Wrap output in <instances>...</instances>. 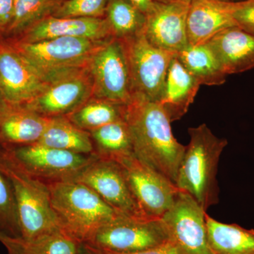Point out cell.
<instances>
[{
    "mask_svg": "<svg viewBox=\"0 0 254 254\" xmlns=\"http://www.w3.org/2000/svg\"><path fill=\"white\" fill-rule=\"evenodd\" d=\"M200 82L175 55L172 60L158 103L173 122L186 115L199 90Z\"/></svg>",
    "mask_w": 254,
    "mask_h": 254,
    "instance_id": "d6986e66",
    "label": "cell"
},
{
    "mask_svg": "<svg viewBox=\"0 0 254 254\" xmlns=\"http://www.w3.org/2000/svg\"><path fill=\"white\" fill-rule=\"evenodd\" d=\"M14 241V238L9 237L0 230V242L6 247V250H9L11 248Z\"/></svg>",
    "mask_w": 254,
    "mask_h": 254,
    "instance_id": "8d00e7d4",
    "label": "cell"
},
{
    "mask_svg": "<svg viewBox=\"0 0 254 254\" xmlns=\"http://www.w3.org/2000/svg\"><path fill=\"white\" fill-rule=\"evenodd\" d=\"M190 1L155 0L153 7L145 14L143 33L147 40L174 54L186 48L189 46L187 20Z\"/></svg>",
    "mask_w": 254,
    "mask_h": 254,
    "instance_id": "5bb4252c",
    "label": "cell"
},
{
    "mask_svg": "<svg viewBox=\"0 0 254 254\" xmlns=\"http://www.w3.org/2000/svg\"><path fill=\"white\" fill-rule=\"evenodd\" d=\"M71 180L83 184L118 211L131 217L150 218L138 206L121 164L96 157Z\"/></svg>",
    "mask_w": 254,
    "mask_h": 254,
    "instance_id": "30bf717a",
    "label": "cell"
},
{
    "mask_svg": "<svg viewBox=\"0 0 254 254\" xmlns=\"http://www.w3.org/2000/svg\"><path fill=\"white\" fill-rule=\"evenodd\" d=\"M0 170L9 179L14 190L21 239L31 240L63 230L52 205L48 185L23 170L1 144Z\"/></svg>",
    "mask_w": 254,
    "mask_h": 254,
    "instance_id": "277c9868",
    "label": "cell"
},
{
    "mask_svg": "<svg viewBox=\"0 0 254 254\" xmlns=\"http://www.w3.org/2000/svg\"><path fill=\"white\" fill-rule=\"evenodd\" d=\"M98 158L121 164L134 156L129 128L125 120L89 132Z\"/></svg>",
    "mask_w": 254,
    "mask_h": 254,
    "instance_id": "603a6c76",
    "label": "cell"
},
{
    "mask_svg": "<svg viewBox=\"0 0 254 254\" xmlns=\"http://www.w3.org/2000/svg\"><path fill=\"white\" fill-rule=\"evenodd\" d=\"M66 37L95 41L113 38L105 17L63 18L50 16L33 25L16 38L6 40L28 43Z\"/></svg>",
    "mask_w": 254,
    "mask_h": 254,
    "instance_id": "2e32d148",
    "label": "cell"
},
{
    "mask_svg": "<svg viewBox=\"0 0 254 254\" xmlns=\"http://www.w3.org/2000/svg\"><path fill=\"white\" fill-rule=\"evenodd\" d=\"M205 225L214 254H254V230L219 222L207 213Z\"/></svg>",
    "mask_w": 254,
    "mask_h": 254,
    "instance_id": "7402d4cb",
    "label": "cell"
},
{
    "mask_svg": "<svg viewBox=\"0 0 254 254\" xmlns=\"http://www.w3.org/2000/svg\"><path fill=\"white\" fill-rule=\"evenodd\" d=\"M77 254H104L101 251L86 244H81Z\"/></svg>",
    "mask_w": 254,
    "mask_h": 254,
    "instance_id": "d590c367",
    "label": "cell"
},
{
    "mask_svg": "<svg viewBox=\"0 0 254 254\" xmlns=\"http://www.w3.org/2000/svg\"><path fill=\"white\" fill-rule=\"evenodd\" d=\"M108 0H65L53 15L63 18H104Z\"/></svg>",
    "mask_w": 254,
    "mask_h": 254,
    "instance_id": "f546056e",
    "label": "cell"
},
{
    "mask_svg": "<svg viewBox=\"0 0 254 254\" xmlns=\"http://www.w3.org/2000/svg\"><path fill=\"white\" fill-rule=\"evenodd\" d=\"M122 42L129 67L133 97L158 101L169 66L176 54L155 46L143 33Z\"/></svg>",
    "mask_w": 254,
    "mask_h": 254,
    "instance_id": "ba28073f",
    "label": "cell"
},
{
    "mask_svg": "<svg viewBox=\"0 0 254 254\" xmlns=\"http://www.w3.org/2000/svg\"><path fill=\"white\" fill-rule=\"evenodd\" d=\"M46 184L64 231L80 243H88L101 227L124 215L80 182L66 180Z\"/></svg>",
    "mask_w": 254,
    "mask_h": 254,
    "instance_id": "3957f363",
    "label": "cell"
},
{
    "mask_svg": "<svg viewBox=\"0 0 254 254\" xmlns=\"http://www.w3.org/2000/svg\"><path fill=\"white\" fill-rule=\"evenodd\" d=\"M160 1H166V0H160ZM186 1H190V0H186Z\"/></svg>",
    "mask_w": 254,
    "mask_h": 254,
    "instance_id": "f35d334b",
    "label": "cell"
},
{
    "mask_svg": "<svg viewBox=\"0 0 254 254\" xmlns=\"http://www.w3.org/2000/svg\"><path fill=\"white\" fill-rule=\"evenodd\" d=\"M0 230L13 238L21 239L17 206L9 179L0 170Z\"/></svg>",
    "mask_w": 254,
    "mask_h": 254,
    "instance_id": "f1b7e54d",
    "label": "cell"
},
{
    "mask_svg": "<svg viewBox=\"0 0 254 254\" xmlns=\"http://www.w3.org/2000/svg\"><path fill=\"white\" fill-rule=\"evenodd\" d=\"M108 40L66 37L28 43L6 41L48 83L66 73L86 67L92 55Z\"/></svg>",
    "mask_w": 254,
    "mask_h": 254,
    "instance_id": "5b68a950",
    "label": "cell"
},
{
    "mask_svg": "<svg viewBox=\"0 0 254 254\" xmlns=\"http://www.w3.org/2000/svg\"><path fill=\"white\" fill-rule=\"evenodd\" d=\"M143 14H147L154 4L155 0H125Z\"/></svg>",
    "mask_w": 254,
    "mask_h": 254,
    "instance_id": "836d02e7",
    "label": "cell"
},
{
    "mask_svg": "<svg viewBox=\"0 0 254 254\" xmlns=\"http://www.w3.org/2000/svg\"><path fill=\"white\" fill-rule=\"evenodd\" d=\"M105 18L117 39L123 41L143 33L145 15L125 0H108Z\"/></svg>",
    "mask_w": 254,
    "mask_h": 254,
    "instance_id": "484cf974",
    "label": "cell"
},
{
    "mask_svg": "<svg viewBox=\"0 0 254 254\" xmlns=\"http://www.w3.org/2000/svg\"><path fill=\"white\" fill-rule=\"evenodd\" d=\"M100 251L104 254H179L175 246L170 242L156 248L133 252V253H119V252H110V251Z\"/></svg>",
    "mask_w": 254,
    "mask_h": 254,
    "instance_id": "d6a6232c",
    "label": "cell"
},
{
    "mask_svg": "<svg viewBox=\"0 0 254 254\" xmlns=\"http://www.w3.org/2000/svg\"><path fill=\"white\" fill-rule=\"evenodd\" d=\"M10 105H11L8 103L4 94H3L2 91L0 89V126H1V124L2 123L3 119H4L5 115L9 109Z\"/></svg>",
    "mask_w": 254,
    "mask_h": 254,
    "instance_id": "e575fe53",
    "label": "cell"
},
{
    "mask_svg": "<svg viewBox=\"0 0 254 254\" xmlns=\"http://www.w3.org/2000/svg\"><path fill=\"white\" fill-rule=\"evenodd\" d=\"M92 97L93 82L87 66L49 82L40 94L23 105L48 118L68 116Z\"/></svg>",
    "mask_w": 254,
    "mask_h": 254,
    "instance_id": "7c38bea8",
    "label": "cell"
},
{
    "mask_svg": "<svg viewBox=\"0 0 254 254\" xmlns=\"http://www.w3.org/2000/svg\"><path fill=\"white\" fill-rule=\"evenodd\" d=\"M188 131L190 141L179 168L176 187L206 212L219 201L218 163L228 141L215 136L205 124Z\"/></svg>",
    "mask_w": 254,
    "mask_h": 254,
    "instance_id": "7a4b0ae2",
    "label": "cell"
},
{
    "mask_svg": "<svg viewBox=\"0 0 254 254\" xmlns=\"http://www.w3.org/2000/svg\"><path fill=\"white\" fill-rule=\"evenodd\" d=\"M1 145L10 158L26 173L46 183L71 180L97 157L77 154L37 143Z\"/></svg>",
    "mask_w": 254,
    "mask_h": 254,
    "instance_id": "9c48e42d",
    "label": "cell"
},
{
    "mask_svg": "<svg viewBox=\"0 0 254 254\" xmlns=\"http://www.w3.org/2000/svg\"><path fill=\"white\" fill-rule=\"evenodd\" d=\"M37 143L83 155H95L89 132L73 125L66 116L49 118L43 136Z\"/></svg>",
    "mask_w": 254,
    "mask_h": 254,
    "instance_id": "44dd1931",
    "label": "cell"
},
{
    "mask_svg": "<svg viewBox=\"0 0 254 254\" xmlns=\"http://www.w3.org/2000/svg\"><path fill=\"white\" fill-rule=\"evenodd\" d=\"M65 0H15L14 14L5 39H13L33 25L53 16Z\"/></svg>",
    "mask_w": 254,
    "mask_h": 254,
    "instance_id": "4316f807",
    "label": "cell"
},
{
    "mask_svg": "<svg viewBox=\"0 0 254 254\" xmlns=\"http://www.w3.org/2000/svg\"><path fill=\"white\" fill-rule=\"evenodd\" d=\"M48 83L12 45L0 38V89L10 105L29 103Z\"/></svg>",
    "mask_w": 254,
    "mask_h": 254,
    "instance_id": "9a60e30c",
    "label": "cell"
},
{
    "mask_svg": "<svg viewBox=\"0 0 254 254\" xmlns=\"http://www.w3.org/2000/svg\"><path fill=\"white\" fill-rule=\"evenodd\" d=\"M232 14L238 27L254 36V0L233 3Z\"/></svg>",
    "mask_w": 254,
    "mask_h": 254,
    "instance_id": "4dcf8cb0",
    "label": "cell"
},
{
    "mask_svg": "<svg viewBox=\"0 0 254 254\" xmlns=\"http://www.w3.org/2000/svg\"><path fill=\"white\" fill-rule=\"evenodd\" d=\"M205 213L188 193L180 190L161 219L179 254H214L209 245Z\"/></svg>",
    "mask_w": 254,
    "mask_h": 254,
    "instance_id": "8fae6325",
    "label": "cell"
},
{
    "mask_svg": "<svg viewBox=\"0 0 254 254\" xmlns=\"http://www.w3.org/2000/svg\"><path fill=\"white\" fill-rule=\"evenodd\" d=\"M81 243L59 230L31 240L16 239L8 254H77Z\"/></svg>",
    "mask_w": 254,
    "mask_h": 254,
    "instance_id": "83f0119b",
    "label": "cell"
},
{
    "mask_svg": "<svg viewBox=\"0 0 254 254\" xmlns=\"http://www.w3.org/2000/svg\"><path fill=\"white\" fill-rule=\"evenodd\" d=\"M121 165L132 193L143 213L150 218H161L175 203L180 190L135 157Z\"/></svg>",
    "mask_w": 254,
    "mask_h": 254,
    "instance_id": "4fadbf2b",
    "label": "cell"
},
{
    "mask_svg": "<svg viewBox=\"0 0 254 254\" xmlns=\"http://www.w3.org/2000/svg\"><path fill=\"white\" fill-rule=\"evenodd\" d=\"M15 0H0V38L9 28L14 14Z\"/></svg>",
    "mask_w": 254,
    "mask_h": 254,
    "instance_id": "1f68e13d",
    "label": "cell"
},
{
    "mask_svg": "<svg viewBox=\"0 0 254 254\" xmlns=\"http://www.w3.org/2000/svg\"><path fill=\"white\" fill-rule=\"evenodd\" d=\"M221 1H225L228 3H239L243 2V1H249V0H221Z\"/></svg>",
    "mask_w": 254,
    "mask_h": 254,
    "instance_id": "74e56055",
    "label": "cell"
},
{
    "mask_svg": "<svg viewBox=\"0 0 254 254\" xmlns=\"http://www.w3.org/2000/svg\"><path fill=\"white\" fill-rule=\"evenodd\" d=\"M176 55L200 85L220 86L226 81L227 75L222 71L213 52L206 44L188 46Z\"/></svg>",
    "mask_w": 254,
    "mask_h": 254,
    "instance_id": "d4e9b609",
    "label": "cell"
},
{
    "mask_svg": "<svg viewBox=\"0 0 254 254\" xmlns=\"http://www.w3.org/2000/svg\"><path fill=\"white\" fill-rule=\"evenodd\" d=\"M127 105L92 97L66 117L78 128L90 132L108 124L125 120Z\"/></svg>",
    "mask_w": 254,
    "mask_h": 254,
    "instance_id": "cb8c5ba5",
    "label": "cell"
},
{
    "mask_svg": "<svg viewBox=\"0 0 254 254\" xmlns=\"http://www.w3.org/2000/svg\"><path fill=\"white\" fill-rule=\"evenodd\" d=\"M233 3L221 0H190L187 20L189 46H199L227 28L237 26Z\"/></svg>",
    "mask_w": 254,
    "mask_h": 254,
    "instance_id": "e0dca14e",
    "label": "cell"
},
{
    "mask_svg": "<svg viewBox=\"0 0 254 254\" xmlns=\"http://www.w3.org/2000/svg\"><path fill=\"white\" fill-rule=\"evenodd\" d=\"M135 158L176 186L177 174L186 146L177 141L171 120L156 102L133 97L127 105Z\"/></svg>",
    "mask_w": 254,
    "mask_h": 254,
    "instance_id": "6da1fadb",
    "label": "cell"
},
{
    "mask_svg": "<svg viewBox=\"0 0 254 254\" xmlns=\"http://www.w3.org/2000/svg\"><path fill=\"white\" fill-rule=\"evenodd\" d=\"M225 74L254 68V36L238 26L224 30L205 43Z\"/></svg>",
    "mask_w": 254,
    "mask_h": 254,
    "instance_id": "ac0fdd59",
    "label": "cell"
},
{
    "mask_svg": "<svg viewBox=\"0 0 254 254\" xmlns=\"http://www.w3.org/2000/svg\"><path fill=\"white\" fill-rule=\"evenodd\" d=\"M49 118L25 105H10L0 126V144H33L41 139Z\"/></svg>",
    "mask_w": 254,
    "mask_h": 254,
    "instance_id": "ffe728a7",
    "label": "cell"
},
{
    "mask_svg": "<svg viewBox=\"0 0 254 254\" xmlns=\"http://www.w3.org/2000/svg\"><path fill=\"white\" fill-rule=\"evenodd\" d=\"M88 69L93 97L128 105L133 100L131 76L123 42L112 38L92 55Z\"/></svg>",
    "mask_w": 254,
    "mask_h": 254,
    "instance_id": "52a82bcc",
    "label": "cell"
},
{
    "mask_svg": "<svg viewBox=\"0 0 254 254\" xmlns=\"http://www.w3.org/2000/svg\"><path fill=\"white\" fill-rule=\"evenodd\" d=\"M162 219H141L122 215L101 227L86 244L100 250L133 253L170 242Z\"/></svg>",
    "mask_w": 254,
    "mask_h": 254,
    "instance_id": "8992f818",
    "label": "cell"
}]
</instances>
